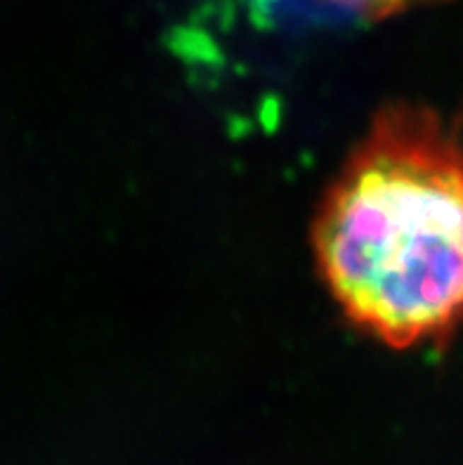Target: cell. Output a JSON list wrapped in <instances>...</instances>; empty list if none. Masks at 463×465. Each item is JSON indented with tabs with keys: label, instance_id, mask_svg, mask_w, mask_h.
I'll use <instances>...</instances> for the list:
<instances>
[{
	"label": "cell",
	"instance_id": "obj_1",
	"mask_svg": "<svg viewBox=\"0 0 463 465\" xmlns=\"http://www.w3.org/2000/svg\"><path fill=\"white\" fill-rule=\"evenodd\" d=\"M345 314L390 348L463 321V144L425 111L383 114L343 166L314 227Z\"/></svg>",
	"mask_w": 463,
	"mask_h": 465
},
{
	"label": "cell",
	"instance_id": "obj_2",
	"mask_svg": "<svg viewBox=\"0 0 463 465\" xmlns=\"http://www.w3.org/2000/svg\"><path fill=\"white\" fill-rule=\"evenodd\" d=\"M345 3L355 5L362 12H371V15H388V12H399L413 5L433 3V0H345Z\"/></svg>",
	"mask_w": 463,
	"mask_h": 465
}]
</instances>
